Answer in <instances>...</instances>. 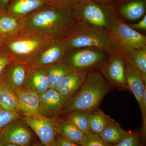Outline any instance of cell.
<instances>
[{"label": "cell", "instance_id": "7c38bea8", "mask_svg": "<svg viewBox=\"0 0 146 146\" xmlns=\"http://www.w3.org/2000/svg\"><path fill=\"white\" fill-rule=\"evenodd\" d=\"M30 69L28 65L12 61L6 68L0 80L13 90L23 88Z\"/></svg>", "mask_w": 146, "mask_h": 146}, {"label": "cell", "instance_id": "f1b7e54d", "mask_svg": "<svg viewBox=\"0 0 146 146\" xmlns=\"http://www.w3.org/2000/svg\"><path fill=\"white\" fill-rule=\"evenodd\" d=\"M80 146H109V144L102 140L98 134L89 131L85 134Z\"/></svg>", "mask_w": 146, "mask_h": 146}, {"label": "cell", "instance_id": "cb8c5ba5", "mask_svg": "<svg viewBox=\"0 0 146 146\" xmlns=\"http://www.w3.org/2000/svg\"><path fill=\"white\" fill-rule=\"evenodd\" d=\"M57 132L63 138L80 146L85 136V133L67 119L57 121Z\"/></svg>", "mask_w": 146, "mask_h": 146}, {"label": "cell", "instance_id": "4fadbf2b", "mask_svg": "<svg viewBox=\"0 0 146 146\" xmlns=\"http://www.w3.org/2000/svg\"><path fill=\"white\" fill-rule=\"evenodd\" d=\"M5 143L29 146L32 140V134L23 125L15 121L5 126L0 133Z\"/></svg>", "mask_w": 146, "mask_h": 146}, {"label": "cell", "instance_id": "ba28073f", "mask_svg": "<svg viewBox=\"0 0 146 146\" xmlns=\"http://www.w3.org/2000/svg\"><path fill=\"white\" fill-rule=\"evenodd\" d=\"M68 50L64 40L51 41L39 52L29 65L31 68L43 69L65 60Z\"/></svg>", "mask_w": 146, "mask_h": 146}, {"label": "cell", "instance_id": "f35d334b", "mask_svg": "<svg viewBox=\"0 0 146 146\" xmlns=\"http://www.w3.org/2000/svg\"><path fill=\"white\" fill-rule=\"evenodd\" d=\"M32 146H42L40 144L37 143H35L33 144Z\"/></svg>", "mask_w": 146, "mask_h": 146}, {"label": "cell", "instance_id": "8fae6325", "mask_svg": "<svg viewBox=\"0 0 146 146\" xmlns=\"http://www.w3.org/2000/svg\"><path fill=\"white\" fill-rule=\"evenodd\" d=\"M65 104L58 91L50 88L39 96V113L45 117L54 119L60 114Z\"/></svg>", "mask_w": 146, "mask_h": 146}, {"label": "cell", "instance_id": "f546056e", "mask_svg": "<svg viewBox=\"0 0 146 146\" xmlns=\"http://www.w3.org/2000/svg\"><path fill=\"white\" fill-rule=\"evenodd\" d=\"M142 143L141 134L136 131L129 132L128 135L116 146H143Z\"/></svg>", "mask_w": 146, "mask_h": 146}, {"label": "cell", "instance_id": "8992f818", "mask_svg": "<svg viewBox=\"0 0 146 146\" xmlns=\"http://www.w3.org/2000/svg\"><path fill=\"white\" fill-rule=\"evenodd\" d=\"M109 55L107 52L99 48L83 47L69 52L64 62L76 70H99Z\"/></svg>", "mask_w": 146, "mask_h": 146}, {"label": "cell", "instance_id": "4316f807", "mask_svg": "<svg viewBox=\"0 0 146 146\" xmlns=\"http://www.w3.org/2000/svg\"><path fill=\"white\" fill-rule=\"evenodd\" d=\"M91 111L87 110L72 111L69 112L67 119L86 134L90 131L89 116Z\"/></svg>", "mask_w": 146, "mask_h": 146}, {"label": "cell", "instance_id": "ffe728a7", "mask_svg": "<svg viewBox=\"0 0 146 146\" xmlns=\"http://www.w3.org/2000/svg\"><path fill=\"white\" fill-rule=\"evenodd\" d=\"M119 12V17L125 22L138 21L146 15L145 2L135 0L126 3L120 7Z\"/></svg>", "mask_w": 146, "mask_h": 146}, {"label": "cell", "instance_id": "1f68e13d", "mask_svg": "<svg viewBox=\"0 0 146 146\" xmlns=\"http://www.w3.org/2000/svg\"><path fill=\"white\" fill-rule=\"evenodd\" d=\"M12 61L13 60L9 53L1 46L0 47V77L6 68Z\"/></svg>", "mask_w": 146, "mask_h": 146}, {"label": "cell", "instance_id": "d6a6232c", "mask_svg": "<svg viewBox=\"0 0 146 146\" xmlns=\"http://www.w3.org/2000/svg\"><path fill=\"white\" fill-rule=\"evenodd\" d=\"M51 146H80L75 143L72 141H69L60 136L58 133L55 137L54 141Z\"/></svg>", "mask_w": 146, "mask_h": 146}, {"label": "cell", "instance_id": "5b68a950", "mask_svg": "<svg viewBox=\"0 0 146 146\" xmlns=\"http://www.w3.org/2000/svg\"><path fill=\"white\" fill-rule=\"evenodd\" d=\"M72 14L77 23L108 31L121 18L110 4H100L92 0H82Z\"/></svg>", "mask_w": 146, "mask_h": 146}, {"label": "cell", "instance_id": "ac0fdd59", "mask_svg": "<svg viewBox=\"0 0 146 146\" xmlns=\"http://www.w3.org/2000/svg\"><path fill=\"white\" fill-rule=\"evenodd\" d=\"M48 5V0H10L7 11L16 16L25 18L38 9Z\"/></svg>", "mask_w": 146, "mask_h": 146}, {"label": "cell", "instance_id": "2e32d148", "mask_svg": "<svg viewBox=\"0 0 146 146\" xmlns=\"http://www.w3.org/2000/svg\"><path fill=\"white\" fill-rule=\"evenodd\" d=\"M28 91L41 96L50 86L44 72L42 69L31 68L23 87Z\"/></svg>", "mask_w": 146, "mask_h": 146}, {"label": "cell", "instance_id": "ab89813d", "mask_svg": "<svg viewBox=\"0 0 146 146\" xmlns=\"http://www.w3.org/2000/svg\"><path fill=\"white\" fill-rule=\"evenodd\" d=\"M1 39L0 38V47L1 46Z\"/></svg>", "mask_w": 146, "mask_h": 146}, {"label": "cell", "instance_id": "5bb4252c", "mask_svg": "<svg viewBox=\"0 0 146 146\" xmlns=\"http://www.w3.org/2000/svg\"><path fill=\"white\" fill-rule=\"evenodd\" d=\"M88 72L87 71H75L65 77L56 86L54 89L60 93L65 103L81 87Z\"/></svg>", "mask_w": 146, "mask_h": 146}, {"label": "cell", "instance_id": "44dd1931", "mask_svg": "<svg viewBox=\"0 0 146 146\" xmlns=\"http://www.w3.org/2000/svg\"><path fill=\"white\" fill-rule=\"evenodd\" d=\"M42 70L46 76L50 88L54 89L65 77L76 71L64 61L50 65Z\"/></svg>", "mask_w": 146, "mask_h": 146}, {"label": "cell", "instance_id": "7a4b0ae2", "mask_svg": "<svg viewBox=\"0 0 146 146\" xmlns=\"http://www.w3.org/2000/svg\"><path fill=\"white\" fill-rule=\"evenodd\" d=\"M52 40L39 31L25 27L2 38L1 46L13 61L30 65L41 50Z\"/></svg>", "mask_w": 146, "mask_h": 146}, {"label": "cell", "instance_id": "8d00e7d4", "mask_svg": "<svg viewBox=\"0 0 146 146\" xmlns=\"http://www.w3.org/2000/svg\"><path fill=\"white\" fill-rule=\"evenodd\" d=\"M5 143L3 140V138H2L1 136L0 135V146H5Z\"/></svg>", "mask_w": 146, "mask_h": 146}, {"label": "cell", "instance_id": "e575fe53", "mask_svg": "<svg viewBox=\"0 0 146 146\" xmlns=\"http://www.w3.org/2000/svg\"><path fill=\"white\" fill-rule=\"evenodd\" d=\"M9 1L10 0H0V11H7Z\"/></svg>", "mask_w": 146, "mask_h": 146}, {"label": "cell", "instance_id": "4dcf8cb0", "mask_svg": "<svg viewBox=\"0 0 146 146\" xmlns=\"http://www.w3.org/2000/svg\"><path fill=\"white\" fill-rule=\"evenodd\" d=\"M18 118V114L5 110L0 105V133L6 125L13 121H16Z\"/></svg>", "mask_w": 146, "mask_h": 146}, {"label": "cell", "instance_id": "484cf974", "mask_svg": "<svg viewBox=\"0 0 146 146\" xmlns=\"http://www.w3.org/2000/svg\"><path fill=\"white\" fill-rule=\"evenodd\" d=\"M112 118L99 108L92 110L89 116V131L99 134Z\"/></svg>", "mask_w": 146, "mask_h": 146}, {"label": "cell", "instance_id": "74e56055", "mask_svg": "<svg viewBox=\"0 0 146 146\" xmlns=\"http://www.w3.org/2000/svg\"><path fill=\"white\" fill-rule=\"evenodd\" d=\"M5 146H22L18 145H15V144L11 143H5Z\"/></svg>", "mask_w": 146, "mask_h": 146}, {"label": "cell", "instance_id": "9a60e30c", "mask_svg": "<svg viewBox=\"0 0 146 146\" xmlns=\"http://www.w3.org/2000/svg\"><path fill=\"white\" fill-rule=\"evenodd\" d=\"M125 60V82L129 91L132 92L136 98L140 108L144 93L146 90V84L133 65L126 59Z\"/></svg>", "mask_w": 146, "mask_h": 146}, {"label": "cell", "instance_id": "7402d4cb", "mask_svg": "<svg viewBox=\"0 0 146 146\" xmlns=\"http://www.w3.org/2000/svg\"><path fill=\"white\" fill-rule=\"evenodd\" d=\"M123 56L133 65L146 84V46L126 49L124 51Z\"/></svg>", "mask_w": 146, "mask_h": 146}, {"label": "cell", "instance_id": "277c9868", "mask_svg": "<svg viewBox=\"0 0 146 146\" xmlns=\"http://www.w3.org/2000/svg\"><path fill=\"white\" fill-rule=\"evenodd\" d=\"M63 40L68 52L83 47H95L104 50L110 55L123 56L121 50L112 39L108 31L89 25L77 24L71 33Z\"/></svg>", "mask_w": 146, "mask_h": 146}, {"label": "cell", "instance_id": "d4e9b609", "mask_svg": "<svg viewBox=\"0 0 146 146\" xmlns=\"http://www.w3.org/2000/svg\"><path fill=\"white\" fill-rule=\"evenodd\" d=\"M0 105L5 110L18 114L22 112L15 92L0 80Z\"/></svg>", "mask_w": 146, "mask_h": 146}, {"label": "cell", "instance_id": "603a6c76", "mask_svg": "<svg viewBox=\"0 0 146 146\" xmlns=\"http://www.w3.org/2000/svg\"><path fill=\"white\" fill-rule=\"evenodd\" d=\"M129 132L123 130L119 123L111 119L99 135L107 143L117 145L123 140Z\"/></svg>", "mask_w": 146, "mask_h": 146}, {"label": "cell", "instance_id": "d590c367", "mask_svg": "<svg viewBox=\"0 0 146 146\" xmlns=\"http://www.w3.org/2000/svg\"><path fill=\"white\" fill-rule=\"evenodd\" d=\"M95 2L102 5H109L111 3L113 0H92Z\"/></svg>", "mask_w": 146, "mask_h": 146}, {"label": "cell", "instance_id": "836d02e7", "mask_svg": "<svg viewBox=\"0 0 146 146\" xmlns=\"http://www.w3.org/2000/svg\"><path fill=\"white\" fill-rule=\"evenodd\" d=\"M128 25L134 30L140 33V31L145 32L146 31V15L143 17L137 23H128Z\"/></svg>", "mask_w": 146, "mask_h": 146}, {"label": "cell", "instance_id": "83f0119b", "mask_svg": "<svg viewBox=\"0 0 146 146\" xmlns=\"http://www.w3.org/2000/svg\"><path fill=\"white\" fill-rule=\"evenodd\" d=\"M82 0H48L49 5L60 11L72 13Z\"/></svg>", "mask_w": 146, "mask_h": 146}, {"label": "cell", "instance_id": "e0dca14e", "mask_svg": "<svg viewBox=\"0 0 146 146\" xmlns=\"http://www.w3.org/2000/svg\"><path fill=\"white\" fill-rule=\"evenodd\" d=\"M18 99L19 107L25 115L39 114V96L24 88L13 90Z\"/></svg>", "mask_w": 146, "mask_h": 146}, {"label": "cell", "instance_id": "d6986e66", "mask_svg": "<svg viewBox=\"0 0 146 146\" xmlns=\"http://www.w3.org/2000/svg\"><path fill=\"white\" fill-rule=\"evenodd\" d=\"M25 27V18L16 16L7 11H0V38L15 33Z\"/></svg>", "mask_w": 146, "mask_h": 146}, {"label": "cell", "instance_id": "9c48e42d", "mask_svg": "<svg viewBox=\"0 0 146 146\" xmlns=\"http://www.w3.org/2000/svg\"><path fill=\"white\" fill-rule=\"evenodd\" d=\"M25 123L33 129L44 146H51L57 133V121L45 117L39 114L25 115Z\"/></svg>", "mask_w": 146, "mask_h": 146}, {"label": "cell", "instance_id": "3957f363", "mask_svg": "<svg viewBox=\"0 0 146 146\" xmlns=\"http://www.w3.org/2000/svg\"><path fill=\"white\" fill-rule=\"evenodd\" d=\"M114 86L106 79L99 70L89 71L81 87L63 108L69 112L75 110L92 111L97 109Z\"/></svg>", "mask_w": 146, "mask_h": 146}, {"label": "cell", "instance_id": "52a82bcc", "mask_svg": "<svg viewBox=\"0 0 146 146\" xmlns=\"http://www.w3.org/2000/svg\"><path fill=\"white\" fill-rule=\"evenodd\" d=\"M112 39L122 51L130 48H141L146 46V36L136 31L120 18L109 31Z\"/></svg>", "mask_w": 146, "mask_h": 146}, {"label": "cell", "instance_id": "30bf717a", "mask_svg": "<svg viewBox=\"0 0 146 146\" xmlns=\"http://www.w3.org/2000/svg\"><path fill=\"white\" fill-rule=\"evenodd\" d=\"M125 60L123 56L112 54L109 55L99 71L112 85L122 90H129L125 82Z\"/></svg>", "mask_w": 146, "mask_h": 146}, {"label": "cell", "instance_id": "6da1fadb", "mask_svg": "<svg viewBox=\"0 0 146 146\" xmlns=\"http://www.w3.org/2000/svg\"><path fill=\"white\" fill-rule=\"evenodd\" d=\"M25 20V27L54 41L65 39L77 24L72 13L62 11L49 5L30 13Z\"/></svg>", "mask_w": 146, "mask_h": 146}]
</instances>
